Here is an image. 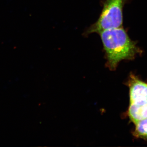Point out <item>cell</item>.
<instances>
[{"label":"cell","instance_id":"cell-2","mask_svg":"<svg viewBox=\"0 0 147 147\" xmlns=\"http://www.w3.org/2000/svg\"><path fill=\"white\" fill-rule=\"evenodd\" d=\"M125 0H105L102 12L97 21L85 32V36L121 28L123 23V7Z\"/></svg>","mask_w":147,"mask_h":147},{"label":"cell","instance_id":"cell-1","mask_svg":"<svg viewBox=\"0 0 147 147\" xmlns=\"http://www.w3.org/2000/svg\"><path fill=\"white\" fill-rule=\"evenodd\" d=\"M100 35L107 59V65L115 70L121 61L134 59L138 48L121 28L105 30Z\"/></svg>","mask_w":147,"mask_h":147},{"label":"cell","instance_id":"cell-4","mask_svg":"<svg viewBox=\"0 0 147 147\" xmlns=\"http://www.w3.org/2000/svg\"><path fill=\"white\" fill-rule=\"evenodd\" d=\"M128 115L134 123L147 119V103L142 105L130 103L128 109Z\"/></svg>","mask_w":147,"mask_h":147},{"label":"cell","instance_id":"cell-3","mask_svg":"<svg viewBox=\"0 0 147 147\" xmlns=\"http://www.w3.org/2000/svg\"><path fill=\"white\" fill-rule=\"evenodd\" d=\"M131 104L142 105L147 103V84L131 77L129 84Z\"/></svg>","mask_w":147,"mask_h":147},{"label":"cell","instance_id":"cell-5","mask_svg":"<svg viewBox=\"0 0 147 147\" xmlns=\"http://www.w3.org/2000/svg\"><path fill=\"white\" fill-rule=\"evenodd\" d=\"M135 124L134 136L147 140V119L138 121Z\"/></svg>","mask_w":147,"mask_h":147}]
</instances>
